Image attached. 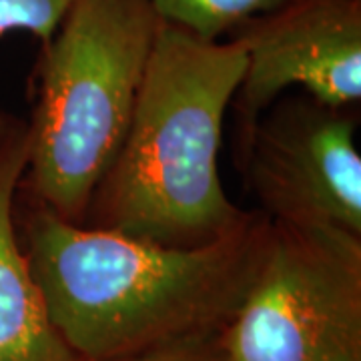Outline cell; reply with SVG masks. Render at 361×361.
<instances>
[{
	"instance_id": "6da1fadb",
	"label": "cell",
	"mask_w": 361,
	"mask_h": 361,
	"mask_svg": "<svg viewBox=\"0 0 361 361\" xmlns=\"http://www.w3.org/2000/svg\"><path fill=\"white\" fill-rule=\"evenodd\" d=\"M16 233L54 329L82 361H125L215 339L241 305L273 235L261 211L199 249L75 225L16 191Z\"/></svg>"
},
{
	"instance_id": "7a4b0ae2",
	"label": "cell",
	"mask_w": 361,
	"mask_h": 361,
	"mask_svg": "<svg viewBox=\"0 0 361 361\" xmlns=\"http://www.w3.org/2000/svg\"><path fill=\"white\" fill-rule=\"evenodd\" d=\"M245 65L239 40L211 42L161 20L127 135L82 225L169 249L243 227L253 211L227 197L217 157Z\"/></svg>"
},
{
	"instance_id": "3957f363",
	"label": "cell",
	"mask_w": 361,
	"mask_h": 361,
	"mask_svg": "<svg viewBox=\"0 0 361 361\" xmlns=\"http://www.w3.org/2000/svg\"><path fill=\"white\" fill-rule=\"evenodd\" d=\"M161 18L151 0H73L35 66L18 193L82 225L139 99Z\"/></svg>"
},
{
	"instance_id": "277c9868",
	"label": "cell",
	"mask_w": 361,
	"mask_h": 361,
	"mask_svg": "<svg viewBox=\"0 0 361 361\" xmlns=\"http://www.w3.org/2000/svg\"><path fill=\"white\" fill-rule=\"evenodd\" d=\"M217 343L227 361H361V237L273 223Z\"/></svg>"
},
{
	"instance_id": "5b68a950",
	"label": "cell",
	"mask_w": 361,
	"mask_h": 361,
	"mask_svg": "<svg viewBox=\"0 0 361 361\" xmlns=\"http://www.w3.org/2000/svg\"><path fill=\"white\" fill-rule=\"evenodd\" d=\"M355 109L307 94L277 99L237 157L247 189L271 223L361 237V157Z\"/></svg>"
},
{
	"instance_id": "8992f818",
	"label": "cell",
	"mask_w": 361,
	"mask_h": 361,
	"mask_svg": "<svg viewBox=\"0 0 361 361\" xmlns=\"http://www.w3.org/2000/svg\"><path fill=\"white\" fill-rule=\"evenodd\" d=\"M247 54L233 97L235 159L255 123L287 89L339 109L361 103V0H295L239 26Z\"/></svg>"
},
{
	"instance_id": "52a82bcc",
	"label": "cell",
	"mask_w": 361,
	"mask_h": 361,
	"mask_svg": "<svg viewBox=\"0 0 361 361\" xmlns=\"http://www.w3.org/2000/svg\"><path fill=\"white\" fill-rule=\"evenodd\" d=\"M28 123L0 111V361H82L54 329L16 233Z\"/></svg>"
},
{
	"instance_id": "ba28073f",
	"label": "cell",
	"mask_w": 361,
	"mask_h": 361,
	"mask_svg": "<svg viewBox=\"0 0 361 361\" xmlns=\"http://www.w3.org/2000/svg\"><path fill=\"white\" fill-rule=\"evenodd\" d=\"M291 2L295 0H151L163 23L211 42L229 39L239 26Z\"/></svg>"
},
{
	"instance_id": "9c48e42d",
	"label": "cell",
	"mask_w": 361,
	"mask_h": 361,
	"mask_svg": "<svg viewBox=\"0 0 361 361\" xmlns=\"http://www.w3.org/2000/svg\"><path fill=\"white\" fill-rule=\"evenodd\" d=\"M73 0H0V37L26 32L47 47Z\"/></svg>"
},
{
	"instance_id": "30bf717a",
	"label": "cell",
	"mask_w": 361,
	"mask_h": 361,
	"mask_svg": "<svg viewBox=\"0 0 361 361\" xmlns=\"http://www.w3.org/2000/svg\"><path fill=\"white\" fill-rule=\"evenodd\" d=\"M125 361H227L221 353L217 337L205 339V341H193V343H183L175 348L153 351L147 355H139L133 360Z\"/></svg>"
}]
</instances>
